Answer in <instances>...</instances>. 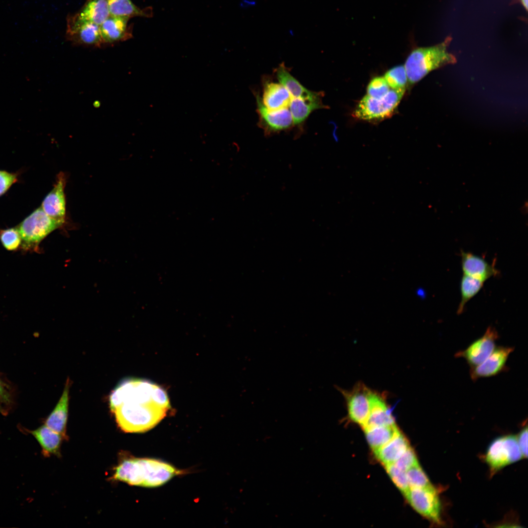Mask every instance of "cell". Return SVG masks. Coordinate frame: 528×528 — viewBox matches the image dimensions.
I'll return each instance as SVG.
<instances>
[{"label":"cell","mask_w":528,"mask_h":528,"mask_svg":"<svg viewBox=\"0 0 528 528\" xmlns=\"http://www.w3.org/2000/svg\"><path fill=\"white\" fill-rule=\"evenodd\" d=\"M110 408L126 433H143L155 426L170 408L166 392L146 379L124 380L111 392Z\"/></svg>","instance_id":"6da1fadb"},{"label":"cell","mask_w":528,"mask_h":528,"mask_svg":"<svg viewBox=\"0 0 528 528\" xmlns=\"http://www.w3.org/2000/svg\"><path fill=\"white\" fill-rule=\"evenodd\" d=\"M179 473L174 466L157 460L129 458L123 460L115 467L111 479L129 485L154 487L164 484Z\"/></svg>","instance_id":"7a4b0ae2"},{"label":"cell","mask_w":528,"mask_h":528,"mask_svg":"<svg viewBox=\"0 0 528 528\" xmlns=\"http://www.w3.org/2000/svg\"><path fill=\"white\" fill-rule=\"evenodd\" d=\"M451 40L447 37L440 44L418 47L410 53L404 66L409 85L418 83L433 70L457 62L455 56L447 50Z\"/></svg>","instance_id":"3957f363"},{"label":"cell","mask_w":528,"mask_h":528,"mask_svg":"<svg viewBox=\"0 0 528 528\" xmlns=\"http://www.w3.org/2000/svg\"><path fill=\"white\" fill-rule=\"evenodd\" d=\"M405 91V89H390L385 96L379 98L366 95L356 106L353 116L365 121L378 120L388 117L397 107Z\"/></svg>","instance_id":"277c9868"},{"label":"cell","mask_w":528,"mask_h":528,"mask_svg":"<svg viewBox=\"0 0 528 528\" xmlns=\"http://www.w3.org/2000/svg\"><path fill=\"white\" fill-rule=\"evenodd\" d=\"M63 225L47 215L40 207L34 211L19 225L22 245H38L44 238Z\"/></svg>","instance_id":"5b68a950"},{"label":"cell","mask_w":528,"mask_h":528,"mask_svg":"<svg viewBox=\"0 0 528 528\" xmlns=\"http://www.w3.org/2000/svg\"><path fill=\"white\" fill-rule=\"evenodd\" d=\"M522 458L517 437L512 435L501 436L494 439L489 444L484 457L485 461L492 473Z\"/></svg>","instance_id":"8992f818"},{"label":"cell","mask_w":528,"mask_h":528,"mask_svg":"<svg viewBox=\"0 0 528 528\" xmlns=\"http://www.w3.org/2000/svg\"><path fill=\"white\" fill-rule=\"evenodd\" d=\"M404 495L419 514L435 524H442L441 501L439 492L433 485L424 488L410 487Z\"/></svg>","instance_id":"52a82bcc"},{"label":"cell","mask_w":528,"mask_h":528,"mask_svg":"<svg viewBox=\"0 0 528 528\" xmlns=\"http://www.w3.org/2000/svg\"><path fill=\"white\" fill-rule=\"evenodd\" d=\"M66 35L75 45L100 47L104 44L100 25L78 18L75 14L67 16Z\"/></svg>","instance_id":"ba28073f"},{"label":"cell","mask_w":528,"mask_h":528,"mask_svg":"<svg viewBox=\"0 0 528 528\" xmlns=\"http://www.w3.org/2000/svg\"><path fill=\"white\" fill-rule=\"evenodd\" d=\"M340 391L346 400L349 418L363 428L370 414L372 390L360 382L351 390Z\"/></svg>","instance_id":"9c48e42d"},{"label":"cell","mask_w":528,"mask_h":528,"mask_svg":"<svg viewBox=\"0 0 528 528\" xmlns=\"http://www.w3.org/2000/svg\"><path fill=\"white\" fill-rule=\"evenodd\" d=\"M256 94L257 111L259 116L258 126L263 129L266 136L292 128L293 122L288 108L269 110L263 104L259 94Z\"/></svg>","instance_id":"30bf717a"},{"label":"cell","mask_w":528,"mask_h":528,"mask_svg":"<svg viewBox=\"0 0 528 528\" xmlns=\"http://www.w3.org/2000/svg\"><path fill=\"white\" fill-rule=\"evenodd\" d=\"M499 337L495 329L489 327L484 334L471 343L466 349L458 352V357L464 358L471 368L483 363L496 348Z\"/></svg>","instance_id":"8fae6325"},{"label":"cell","mask_w":528,"mask_h":528,"mask_svg":"<svg viewBox=\"0 0 528 528\" xmlns=\"http://www.w3.org/2000/svg\"><path fill=\"white\" fill-rule=\"evenodd\" d=\"M66 176L63 172L58 174L54 186L44 198L41 207L50 217L63 225L66 219V200L65 188Z\"/></svg>","instance_id":"7c38bea8"},{"label":"cell","mask_w":528,"mask_h":528,"mask_svg":"<svg viewBox=\"0 0 528 528\" xmlns=\"http://www.w3.org/2000/svg\"><path fill=\"white\" fill-rule=\"evenodd\" d=\"M511 347L495 348L491 354L481 364L471 368L470 374L473 380L496 375L503 371L509 354L513 352Z\"/></svg>","instance_id":"4fadbf2b"},{"label":"cell","mask_w":528,"mask_h":528,"mask_svg":"<svg viewBox=\"0 0 528 528\" xmlns=\"http://www.w3.org/2000/svg\"><path fill=\"white\" fill-rule=\"evenodd\" d=\"M130 19L110 16L100 25L104 44L124 42L132 38V27L129 25Z\"/></svg>","instance_id":"5bb4252c"},{"label":"cell","mask_w":528,"mask_h":528,"mask_svg":"<svg viewBox=\"0 0 528 528\" xmlns=\"http://www.w3.org/2000/svg\"><path fill=\"white\" fill-rule=\"evenodd\" d=\"M21 431L25 434L33 436L39 443L42 449V454L44 457L51 456L60 457L61 447L64 437L44 424L34 430H29L20 427Z\"/></svg>","instance_id":"9a60e30c"},{"label":"cell","mask_w":528,"mask_h":528,"mask_svg":"<svg viewBox=\"0 0 528 528\" xmlns=\"http://www.w3.org/2000/svg\"><path fill=\"white\" fill-rule=\"evenodd\" d=\"M396 425L383 394L372 391L370 395V412L363 429L368 427Z\"/></svg>","instance_id":"2e32d148"},{"label":"cell","mask_w":528,"mask_h":528,"mask_svg":"<svg viewBox=\"0 0 528 528\" xmlns=\"http://www.w3.org/2000/svg\"><path fill=\"white\" fill-rule=\"evenodd\" d=\"M462 267L464 275L484 282L489 278L498 274L493 264L485 259L470 252L461 251Z\"/></svg>","instance_id":"e0dca14e"},{"label":"cell","mask_w":528,"mask_h":528,"mask_svg":"<svg viewBox=\"0 0 528 528\" xmlns=\"http://www.w3.org/2000/svg\"><path fill=\"white\" fill-rule=\"evenodd\" d=\"M70 385V380L67 378L61 397L54 409L44 421L45 425L54 431L60 434L64 437L66 440L67 439L66 430Z\"/></svg>","instance_id":"ac0fdd59"},{"label":"cell","mask_w":528,"mask_h":528,"mask_svg":"<svg viewBox=\"0 0 528 528\" xmlns=\"http://www.w3.org/2000/svg\"><path fill=\"white\" fill-rule=\"evenodd\" d=\"M261 99L267 109L278 110L288 108L291 97L281 84L265 79L263 81V94Z\"/></svg>","instance_id":"d6986e66"},{"label":"cell","mask_w":528,"mask_h":528,"mask_svg":"<svg viewBox=\"0 0 528 528\" xmlns=\"http://www.w3.org/2000/svg\"><path fill=\"white\" fill-rule=\"evenodd\" d=\"M275 72L280 83L287 90L292 98L309 100L323 96L321 91H311L304 87L289 73L283 63L279 65Z\"/></svg>","instance_id":"ffe728a7"},{"label":"cell","mask_w":528,"mask_h":528,"mask_svg":"<svg viewBox=\"0 0 528 528\" xmlns=\"http://www.w3.org/2000/svg\"><path fill=\"white\" fill-rule=\"evenodd\" d=\"M410 446L406 438L398 430L389 442L374 453L385 466L394 463Z\"/></svg>","instance_id":"44dd1931"},{"label":"cell","mask_w":528,"mask_h":528,"mask_svg":"<svg viewBox=\"0 0 528 528\" xmlns=\"http://www.w3.org/2000/svg\"><path fill=\"white\" fill-rule=\"evenodd\" d=\"M322 97L309 100L291 98L288 108L292 116L293 125L301 129L305 121L313 111L328 108V106L323 104Z\"/></svg>","instance_id":"7402d4cb"},{"label":"cell","mask_w":528,"mask_h":528,"mask_svg":"<svg viewBox=\"0 0 528 528\" xmlns=\"http://www.w3.org/2000/svg\"><path fill=\"white\" fill-rule=\"evenodd\" d=\"M75 14L82 20L100 25L110 16L107 0H87Z\"/></svg>","instance_id":"603a6c76"},{"label":"cell","mask_w":528,"mask_h":528,"mask_svg":"<svg viewBox=\"0 0 528 528\" xmlns=\"http://www.w3.org/2000/svg\"><path fill=\"white\" fill-rule=\"evenodd\" d=\"M110 16L127 17H150L152 15L151 8L141 9L131 0H107Z\"/></svg>","instance_id":"cb8c5ba5"},{"label":"cell","mask_w":528,"mask_h":528,"mask_svg":"<svg viewBox=\"0 0 528 528\" xmlns=\"http://www.w3.org/2000/svg\"><path fill=\"white\" fill-rule=\"evenodd\" d=\"M368 442L375 452L389 442L399 430L396 425L363 429Z\"/></svg>","instance_id":"d4e9b609"},{"label":"cell","mask_w":528,"mask_h":528,"mask_svg":"<svg viewBox=\"0 0 528 528\" xmlns=\"http://www.w3.org/2000/svg\"><path fill=\"white\" fill-rule=\"evenodd\" d=\"M484 282L466 275H463L461 282V300L457 313H462L466 303L482 288Z\"/></svg>","instance_id":"484cf974"},{"label":"cell","mask_w":528,"mask_h":528,"mask_svg":"<svg viewBox=\"0 0 528 528\" xmlns=\"http://www.w3.org/2000/svg\"><path fill=\"white\" fill-rule=\"evenodd\" d=\"M388 86L393 89H405L408 83L404 66L394 67L386 72L384 76Z\"/></svg>","instance_id":"4316f807"},{"label":"cell","mask_w":528,"mask_h":528,"mask_svg":"<svg viewBox=\"0 0 528 528\" xmlns=\"http://www.w3.org/2000/svg\"><path fill=\"white\" fill-rule=\"evenodd\" d=\"M406 473L410 487L424 488L433 485L419 464L410 468Z\"/></svg>","instance_id":"83f0119b"},{"label":"cell","mask_w":528,"mask_h":528,"mask_svg":"<svg viewBox=\"0 0 528 528\" xmlns=\"http://www.w3.org/2000/svg\"><path fill=\"white\" fill-rule=\"evenodd\" d=\"M384 466L395 485L404 494L410 488L406 471L400 469L394 463L387 464Z\"/></svg>","instance_id":"f1b7e54d"},{"label":"cell","mask_w":528,"mask_h":528,"mask_svg":"<svg viewBox=\"0 0 528 528\" xmlns=\"http://www.w3.org/2000/svg\"><path fill=\"white\" fill-rule=\"evenodd\" d=\"M0 240L4 247L8 250L17 249L22 242L21 237L17 228L0 230Z\"/></svg>","instance_id":"f546056e"},{"label":"cell","mask_w":528,"mask_h":528,"mask_svg":"<svg viewBox=\"0 0 528 528\" xmlns=\"http://www.w3.org/2000/svg\"><path fill=\"white\" fill-rule=\"evenodd\" d=\"M390 90V87L384 77H376L368 84L367 94L369 96L379 98L385 96Z\"/></svg>","instance_id":"4dcf8cb0"},{"label":"cell","mask_w":528,"mask_h":528,"mask_svg":"<svg viewBox=\"0 0 528 528\" xmlns=\"http://www.w3.org/2000/svg\"><path fill=\"white\" fill-rule=\"evenodd\" d=\"M394 463L404 471L419 464L415 451L411 446Z\"/></svg>","instance_id":"1f68e13d"},{"label":"cell","mask_w":528,"mask_h":528,"mask_svg":"<svg viewBox=\"0 0 528 528\" xmlns=\"http://www.w3.org/2000/svg\"><path fill=\"white\" fill-rule=\"evenodd\" d=\"M17 173L0 170V196L6 193L10 187L18 180Z\"/></svg>","instance_id":"d6a6232c"},{"label":"cell","mask_w":528,"mask_h":528,"mask_svg":"<svg viewBox=\"0 0 528 528\" xmlns=\"http://www.w3.org/2000/svg\"><path fill=\"white\" fill-rule=\"evenodd\" d=\"M517 437V440L523 458L528 456V427L526 426L521 430Z\"/></svg>","instance_id":"836d02e7"},{"label":"cell","mask_w":528,"mask_h":528,"mask_svg":"<svg viewBox=\"0 0 528 528\" xmlns=\"http://www.w3.org/2000/svg\"><path fill=\"white\" fill-rule=\"evenodd\" d=\"M12 398L9 392L4 387L0 380V403L2 405H9L11 404Z\"/></svg>","instance_id":"e575fe53"},{"label":"cell","mask_w":528,"mask_h":528,"mask_svg":"<svg viewBox=\"0 0 528 528\" xmlns=\"http://www.w3.org/2000/svg\"><path fill=\"white\" fill-rule=\"evenodd\" d=\"M520 0L521 1V4L523 5L524 7L526 10V11H528V0Z\"/></svg>","instance_id":"d590c367"},{"label":"cell","mask_w":528,"mask_h":528,"mask_svg":"<svg viewBox=\"0 0 528 528\" xmlns=\"http://www.w3.org/2000/svg\"><path fill=\"white\" fill-rule=\"evenodd\" d=\"M0 413L3 415L7 414L6 410L3 407V406L0 403Z\"/></svg>","instance_id":"8d00e7d4"}]
</instances>
